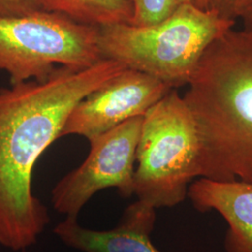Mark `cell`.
Returning <instances> with one entry per match:
<instances>
[{
    "instance_id": "cell-16",
    "label": "cell",
    "mask_w": 252,
    "mask_h": 252,
    "mask_svg": "<svg viewBox=\"0 0 252 252\" xmlns=\"http://www.w3.org/2000/svg\"><path fill=\"white\" fill-rule=\"evenodd\" d=\"M27 252V251H26V250H25V251H23V252Z\"/></svg>"
},
{
    "instance_id": "cell-10",
    "label": "cell",
    "mask_w": 252,
    "mask_h": 252,
    "mask_svg": "<svg viewBox=\"0 0 252 252\" xmlns=\"http://www.w3.org/2000/svg\"><path fill=\"white\" fill-rule=\"evenodd\" d=\"M46 11L62 14L75 22L101 27L131 24L132 0H37Z\"/></svg>"
},
{
    "instance_id": "cell-15",
    "label": "cell",
    "mask_w": 252,
    "mask_h": 252,
    "mask_svg": "<svg viewBox=\"0 0 252 252\" xmlns=\"http://www.w3.org/2000/svg\"><path fill=\"white\" fill-rule=\"evenodd\" d=\"M211 0H191V3L198 7L199 9L208 10Z\"/></svg>"
},
{
    "instance_id": "cell-1",
    "label": "cell",
    "mask_w": 252,
    "mask_h": 252,
    "mask_svg": "<svg viewBox=\"0 0 252 252\" xmlns=\"http://www.w3.org/2000/svg\"><path fill=\"white\" fill-rule=\"evenodd\" d=\"M126 67L103 59L84 69L56 68L42 81L0 89V245L23 252L51 221L33 194L32 175L42 153L61 137L73 108Z\"/></svg>"
},
{
    "instance_id": "cell-6",
    "label": "cell",
    "mask_w": 252,
    "mask_h": 252,
    "mask_svg": "<svg viewBox=\"0 0 252 252\" xmlns=\"http://www.w3.org/2000/svg\"><path fill=\"white\" fill-rule=\"evenodd\" d=\"M143 116L133 118L90 140L91 150L79 167L66 174L52 190L54 209L78 218L96 192L115 188L122 197L135 192V163Z\"/></svg>"
},
{
    "instance_id": "cell-14",
    "label": "cell",
    "mask_w": 252,
    "mask_h": 252,
    "mask_svg": "<svg viewBox=\"0 0 252 252\" xmlns=\"http://www.w3.org/2000/svg\"><path fill=\"white\" fill-rule=\"evenodd\" d=\"M239 19H241L243 21L245 27L252 29V1L247 6V8L244 9Z\"/></svg>"
},
{
    "instance_id": "cell-11",
    "label": "cell",
    "mask_w": 252,
    "mask_h": 252,
    "mask_svg": "<svg viewBox=\"0 0 252 252\" xmlns=\"http://www.w3.org/2000/svg\"><path fill=\"white\" fill-rule=\"evenodd\" d=\"M133 18L131 25L148 27L169 17L182 5L191 0H132Z\"/></svg>"
},
{
    "instance_id": "cell-9",
    "label": "cell",
    "mask_w": 252,
    "mask_h": 252,
    "mask_svg": "<svg viewBox=\"0 0 252 252\" xmlns=\"http://www.w3.org/2000/svg\"><path fill=\"white\" fill-rule=\"evenodd\" d=\"M188 197L199 211L216 210L225 219L227 252H252V182L199 178L190 183Z\"/></svg>"
},
{
    "instance_id": "cell-8",
    "label": "cell",
    "mask_w": 252,
    "mask_h": 252,
    "mask_svg": "<svg viewBox=\"0 0 252 252\" xmlns=\"http://www.w3.org/2000/svg\"><path fill=\"white\" fill-rule=\"evenodd\" d=\"M155 208L137 200L126 208L115 228L96 231L83 227L78 218L66 217L54 233L67 247L81 252H161L151 240Z\"/></svg>"
},
{
    "instance_id": "cell-7",
    "label": "cell",
    "mask_w": 252,
    "mask_h": 252,
    "mask_svg": "<svg viewBox=\"0 0 252 252\" xmlns=\"http://www.w3.org/2000/svg\"><path fill=\"white\" fill-rule=\"evenodd\" d=\"M171 90L154 77L126 68L76 105L61 137L81 135L90 141L130 119L144 116Z\"/></svg>"
},
{
    "instance_id": "cell-4",
    "label": "cell",
    "mask_w": 252,
    "mask_h": 252,
    "mask_svg": "<svg viewBox=\"0 0 252 252\" xmlns=\"http://www.w3.org/2000/svg\"><path fill=\"white\" fill-rule=\"evenodd\" d=\"M198 128L188 105L172 89L143 116L136 150L135 192L153 208L173 207L200 178Z\"/></svg>"
},
{
    "instance_id": "cell-12",
    "label": "cell",
    "mask_w": 252,
    "mask_h": 252,
    "mask_svg": "<svg viewBox=\"0 0 252 252\" xmlns=\"http://www.w3.org/2000/svg\"><path fill=\"white\" fill-rule=\"evenodd\" d=\"M252 0H211L209 10L215 12L220 17L234 21L240 18L244 9Z\"/></svg>"
},
{
    "instance_id": "cell-3",
    "label": "cell",
    "mask_w": 252,
    "mask_h": 252,
    "mask_svg": "<svg viewBox=\"0 0 252 252\" xmlns=\"http://www.w3.org/2000/svg\"><path fill=\"white\" fill-rule=\"evenodd\" d=\"M234 24L187 3L153 26L99 27L100 52L103 59L148 74L176 89L188 85L207 48Z\"/></svg>"
},
{
    "instance_id": "cell-13",
    "label": "cell",
    "mask_w": 252,
    "mask_h": 252,
    "mask_svg": "<svg viewBox=\"0 0 252 252\" xmlns=\"http://www.w3.org/2000/svg\"><path fill=\"white\" fill-rule=\"evenodd\" d=\"M43 10L37 0H0V16H22Z\"/></svg>"
},
{
    "instance_id": "cell-5",
    "label": "cell",
    "mask_w": 252,
    "mask_h": 252,
    "mask_svg": "<svg viewBox=\"0 0 252 252\" xmlns=\"http://www.w3.org/2000/svg\"><path fill=\"white\" fill-rule=\"evenodd\" d=\"M99 27L41 10L0 16V71L10 83L42 81L58 68L84 69L103 60Z\"/></svg>"
},
{
    "instance_id": "cell-2",
    "label": "cell",
    "mask_w": 252,
    "mask_h": 252,
    "mask_svg": "<svg viewBox=\"0 0 252 252\" xmlns=\"http://www.w3.org/2000/svg\"><path fill=\"white\" fill-rule=\"evenodd\" d=\"M182 95L198 128L200 178L252 182V29L234 27L203 54Z\"/></svg>"
}]
</instances>
